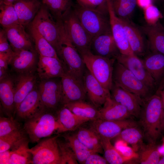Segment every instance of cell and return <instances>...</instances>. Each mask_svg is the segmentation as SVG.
I'll return each instance as SVG.
<instances>
[{
	"label": "cell",
	"mask_w": 164,
	"mask_h": 164,
	"mask_svg": "<svg viewBox=\"0 0 164 164\" xmlns=\"http://www.w3.org/2000/svg\"><path fill=\"white\" fill-rule=\"evenodd\" d=\"M163 110L160 97L157 94L144 100L139 118L144 138L148 143L155 144L162 132L161 121Z\"/></svg>",
	"instance_id": "cell-1"
},
{
	"label": "cell",
	"mask_w": 164,
	"mask_h": 164,
	"mask_svg": "<svg viewBox=\"0 0 164 164\" xmlns=\"http://www.w3.org/2000/svg\"><path fill=\"white\" fill-rule=\"evenodd\" d=\"M47 7L42 4L30 26L36 29L53 47L56 52L70 41L60 20H54Z\"/></svg>",
	"instance_id": "cell-2"
},
{
	"label": "cell",
	"mask_w": 164,
	"mask_h": 164,
	"mask_svg": "<svg viewBox=\"0 0 164 164\" xmlns=\"http://www.w3.org/2000/svg\"><path fill=\"white\" fill-rule=\"evenodd\" d=\"M60 20L67 38L80 54L90 51L92 38L82 26L73 9L70 8Z\"/></svg>",
	"instance_id": "cell-3"
},
{
	"label": "cell",
	"mask_w": 164,
	"mask_h": 164,
	"mask_svg": "<svg viewBox=\"0 0 164 164\" xmlns=\"http://www.w3.org/2000/svg\"><path fill=\"white\" fill-rule=\"evenodd\" d=\"M46 110L38 115L25 121L23 129L30 142H38L42 138L48 137L60 128L57 116Z\"/></svg>",
	"instance_id": "cell-4"
},
{
	"label": "cell",
	"mask_w": 164,
	"mask_h": 164,
	"mask_svg": "<svg viewBox=\"0 0 164 164\" xmlns=\"http://www.w3.org/2000/svg\"><path fill=\"white\" fill-rule=\"evenodd\" d=\"M82 26L92 37L111 32L108 14L79 5L73 9Z\"/></svg>",
	"instance_id": "cell-5"
},
{
	"label": "cell",
	"mask_w": 164,
	"mask_h": 164,
	"mask_svg": "<svg viewBox=\"0 0 164 164\" xmlns=\"http://www.w3.org/2000/svg\"><path fill=\"white\" fill-rule=\"evenodd\" d=\"M80 54L90 73L104 87L110 91L113 83L114 65L116 60L94 55L90 51Z\"/></svg>",
	"instance_id": "cell-6"
},
{
	"label": "cell",
	"mask_w": 164,
	"mask_h": 164,
	"mask_svg": "<svg viewBox=\"0 0 164 164\" xmlns=\"http://www.w3.org/2000/svg\"><path fill=\"white\" fill-rule=\"evenodd\" d=\"M113 82L143 100L152 94L153 91L137 78L129 70L116 60L114 65Z\"/></svg>",
	"instance_id": "cell-7"
},
{
	"label": "cell",
	"mask_w": 164,
	"mask_h": 164,
	"mask_svg": "<svg viewBox=\"0 0 164 164\" xmlns=\"http://www.w3.org/2000/svg\"><path fill=\"white\" fill-rule=\"evenodd\" d=\"M58 136L44 139L29 148V151L32 155L31 164H61Z\"/></svg>",
	"instance_id": "cell-8"
},
{
	"label": "cell",
	"mask_w": 164,
	"mask_h": 164,
	"mask_svg": "<svg viewBox=\"0 0 164 164\" xmlns=\"http://www.w3.org/2000/svg\"><path fill=\"white\" fill-rule=\"evenodd\" d=\"M57 53L65 70L83 80L86 67L81 56L71 43H64Z\"/></svg>",
	"instance_id": "cell-9"
},
{
	"label": "cell",
	"mask_w": 164,
	"mask_h": 164,
	"mask_svg": "<svg viewBox=\"0 0 164 164\" xmlns=\"http://www.w3.org/2000/svg\"><path fill=\"white\" fill-rule=\"evenodd\" d=\"M62 106L78 101L85 100L86 92L83 80H80L65 70L60 77Z\"/></svg>",
	"instance_id": "cell-10"
},
{
	"label": "cell",
	"mask_w": 164,
	"mask_h": 164,
	"mask_svg": "<svg viewBox=\"0 0 164 164\" xmlns=\"http://www.w3.org/2000/svg\"><path fill=\"white\" fill-rule=\"evenodd\" d=\"M38 89L42 103L46 109L55 110L61 105V79L53 78L41 80Z\"/></svg>",
	"instance_id": "cell-11"
},
{
	"label": "cell",
	"mask_w": 164,
	"mask_h": 164,
	"mask_svg": "<svg viewBox=\"0 0 164 164\" xmlns=\"http://www.w3.org/2000/svg\"><path fill=\"white\" fill-rule=\"evenodd\" d=\"M92 121L90 128L100 137L110 140L118 136L124 129L138 126L137 122L130 118L115 121L97 119Z\"/></svg>",
	"instance_id": "cell-12"
},
{
	"label": "cell",
	"mask_w": 164,
	"mask_h": 164,
	"mask_svg": "<svg viewBox=\"0 0 164 164\" xmlns=\"http://www.w3.org/2000/svg\"><path fill=\"white\" fill-rule=\"evenodd\" d=\"M116 60L131 71L139 80L153 91L156 85L155 80L145 68L142 60L134 54L125 55L120 53Z\"/></svg>",
	"instance_id": "cell-13"
},
{
	"label": "cell",
	"mask_w": 164,
	"mask_h": 164,
	"mask_svg": "<svg viewBox=\"0 0 164 164\" xmlns=\"http://www.w3.org/2000/svg\"><path fill=\"white\" fill-rule=\"evenodd\" d=\"M46 110L38 89L35 87L20 103L15 113L18 118L26 121L38 115Z\"/></svg>",
	"instance_id": "cell-14"
},
{
	"label": "cell",
	"mask_w": 164,
	"mask_h": 164,
	"mask_svg": "<svg viewBox=\"0 0 164 164\" xmlns=\"http://www.w3.org/2000/svg\"><path fill=\"white\" fill-rule=\"evenodd\" d=\"M83 80L87 96L92 104L97 109H100L107 98L111 97L110 91L104 87L87 68Z\"/></svg>",
	"instance_id": "cell-15"
},
{
	"label": "cell",
	"mask_w": 164,
	"mask_h": 164,
	"mask_svg": "<svg viewBox=\"0 0 164 164\" xmlns=\"http://www.w3.org/2000/svg\"><path fill=\"white\" fill-rule=\"evenodd\" d=\"M110 92L111 97L125 107L132 117L139 118L144 100L113 83Z\"/></svg>",
	"instance_id": "cell-16"
},
{
	"label": "cell",
	"mask_w": 164,
	"mask_h": 164,
	"mask_svg": "<svg viewBox=\"0 0 164 164\" xmlns=\"http://www.w3.org/2000/svg\"><path fill=\"white\" fill-rule=\"evenodd\" d=\"M108 16L111 33L121 54H134L128 41L125 32L120 19L112 7L110 0H107Z\"/></svg>",
	"instance_id": "cell-17"
},
{
	"label": "cell",
	"mask_w": 164,
	"mask_h": 164,
	"mask_svg": "<svg viewBox=\"0 0 164 164\" xmlns=\"http://www.w3.org/2000/svg\"><path fill=\"white\" fill-rule=\"evenodd\" d=\"M90 51L95 55L116 60L120 53L111 32L93 37L91 43Z\"/></svg>",
	"instance_id": "cell-18"
},
{
	"label": "cell",
	"mask_w": 164,
	"mask_h": 164,
	"mask_svg": "<svg viewBox=\"0 0 164 164\" xmlns=\"http://www.w3.org/2000/svg\"><path fill=\"white\" fill-rule=\"evenodd\" d=\"M119 18L134 53L138 56L144 55L148 49L147 41L140 28H138L129 19Z\"/></svg>",
	"instance_id": "cell-19"
},
{
	"label": "cell",
	"mask_w": 164,
	"mask_h": 164,
	"mask_svg": "<svg viewBox=\"0 0 164 164\" xmlns=\"http://www.w3.org/2000/svg\"><path fill=\"white\" fill-rule=\"evenodd\" d=\"M37 63L34 50H22L14 51L9 64L14 70L21 74L34 72Z\"/></svg>",
	"instance_id": "cell-20"
},
{
	"label": "cell",
	"mask_w": 164,
	"mask_h": 164,
	"mask_svg": "<svg viewBox=\"0 0 164 164\" xmlns=\"http://www.w3.org/2000/svg\"><path fill=\"white\" fill-rule=\"evenodd\" d=\"M140 29L147 38L148 49L151 52L164 54V28L159 20L142 26Z\"/></svg>",
	"instance_id": "cell-21"
},
{
	"label": "cell",
	"mask_w": 164,
	"mask_h": 164,
	"mask_svg": "<svg viewBox=\"0 0 164 164\" xmlns=\"http://www.w3.org/2000/svg\"><path fill=\"white\" fill-rule=\"evenodd\" d=\"M37 70L39 77L42 80L60 78L65 70L60 60L39 55Z\"/></svg>",
	"instance_id": "cell-22"
},
{
	"label": "cell",
	"mask_w": 164,
	"mask_h": 164,
	"mask_svg": "<svg viewBox=\"0 0 164 164\" xmlns=\"http://www.w3.org/2000/svg\"><path fill=\"white\" fill-rule=\"evenodd\" d=\"M3 29L14 51L22 50H33L31 38L22 25L20 24Z\"/></svg>",
	"instance_id": "cell-23"
},
{
	"label": "cell",
	"mask_w": 164,
	"mask_h": 164,
	"mask_svg": "<svg viewBox=\"0 0 164 164\" xmlns=\"http://www.w3.org/2000/svg\"><path fill=\"white\" fill-rule=\"evenodd\" d=\"M36 79L32 72L19 74L14 79L15 112L20 103L35 87Z\"/></svg>",
	"instance_id": "cell-24"
},
{
	"label": "cell",
	"mask_w": 164,
	"mask_h": 164,
	"mask_svg": "<svg viewBox=\"0 0 164 164\" xmlns=\"http://www.w3.org/2000/svg\"><path fill=\"white\" fill-rule=\"evenodd\" d=\"M132 116L126 108L112 99H107L102 107L98 109V119L115 121L129 119Z\"/></svg>",
	"instance_id": "cell-25"
},
{
	"label": "cell",
	"mask_w": 164,
	"mask_h": 164,
	"mask_svg": "<svg viewBox=\"0 0 164 164\" xmlns=\"http://www.w3.org/2000/svg\"><path fill=\"white\" fill-rule=\"evenodd\" d=\"M13 4L20 23L24 27L32 21L42 5L38 0H17Z\"/></svg>",
	"instance_id": "cell-26"
},
{
	"label": "cell",
	"mask_w": 164,
	"mask_h": 164,
	"mask_svg": "<svg viewBox=\"0 0 164 164\" xmlns=\"http://www.w3.org/2000/svg\"><path fill=\"white\" fill-rule=\"evenodd\" d=\"M14 80L8 76L0 80V99L3 111L9 117L15 113Z\"/></svg>",
	"instance_id": "cell-27"
},
{
	"label": "cell",
	"mask_w": 164,
	"mask_h": 164,
	"mask_svg": "<svg viewBox=\"0 0 164 164\" xmlns=\"http://www.w3.org/2000/svg\"><path fill=\"white\" fill-rule=\"evenodd\" d=\"M62 106L57 112V118L60 125L58 133L75 130L89 121L75 114L65 106Z\"/></svg>",
	"instance_id": "cell-28"
},
{
	"label": "cell",
	"mask_w": 164,
	"mask_h": 164,
	"mask_svg": "<svg viewBox=\"0 0 164 164\" xmlns=\"http://www.w3.org/2000/svg\"><path fill=\"white\" fill-rule=\"evenodd\" d=\"M142 61L145 68L157 84L164 77V54L151 52Z\"/></svg>",
	"instance_id": "cell-29"
},
{
	"label": "cell",
	"mask_w": 164,
	"mask_h": 164,
	"mask_svg": "<svg viewBox=\"0 0 164 164\" xmlns=\"http://www.w3.org/2000/svg\"><path fill=\"white\" fill-rule=\"evenodd\" d=\"M29 141L26 136L11 148L9 164H31L32 155L29 151Z\"/></svg>",
	"instance_id": "cell-30"
},
{
	"label": "cell",
	"mask_w": 164,
	"mask_h": 164,
	"mask_svg": "<svg viewBox=\"0 0 164 164\" xmlns=\"http://www.w3.org/2000/svg\"><path fill=\"white\" fill-rule=\"evenodd\" d=\"M75 114L90 121L98 119V109L84 100L69 103L64 105Z\"/></svg>",
	"instance_id": "cell-31"
},
{
	"label": "cell",
	"mask_w": 164,
	"mask_h": 164,
	"mask_svg": "<svg viewBox=\"0 0 164 164\" xmlns=\"http://www.w3.org/2000/svg\"><path fill=\"white\" fill-rule=\"evenodd\" d=\"M76 135L78 139L90 150L96 153L103 152L101 137L91 128H80Z\"/></svg>",
	"instance_id": "cell-32"
},
{
	"label": "cell",
	"mask_w": 164,
	"mask_h": 164,
	"mask_svg": "<svg viewBox=\"0 0 164 164\" xmlns=\"http://www.w3.org/2000/svg\"><path fill=\"white\" fill-rule=\"evenodd\" d=\"M29 29L36 50L39 56L60 60L55 48L45 38L34 28L30 26Z\"/></svg>",
	"instance_id": "cell-33"
},
{
	"label": "cell",
	"mask_w": 164,
	"mask_h": 164,
	"mask_svg": "<svg viewBox=\"0 0 164 164\" xmlns=\"http://www.w3.org/2000/svg\"><path fill=\"white\" fill-rule=\"evenodd\" d=\"M137 162L141 164H158L161 154L155 144L142 143L138 149Z\"/></svg>",
	"instance_id": "cell-34"
},
{
	"label": "cell",
	"mask_w": 164,
	"mask_h": 164,
	"mask_svg": "<svg viewBox=\"0 0 164 164\" xmlns=\"http://www.w3.org/2000/svg\"><path fill=\"white\" fill-rule=\"evenodd\" d=\"M101 141L104 154V158L108 163L122 164L130 160L125 156L111 143L110 140L101 137Z\"/></svg>",
	"instance_id": "cell-35"
},
{
	"label": "cell",
	"mask_w": 164,
	"mask_h": 164,
	"mask_svg": "<svg viewBox=\"0 0 164 164\" xmlns=\"http://www.w3.org/2000/svg\"><path fill=\"white\" fill-rule=\"evenodd\" d=\"M63 137L73 150L78 163L84 164L91 154L96 153L88 149L77 138L76 134H66Z\"/></svg>",
	"instance_id": "cell-36"
},
{
	"label": "cell",
	"mask_w": 164,
	"mask_h": 164,
	"mask_svg": "<svg viewBox=\"0 0 164 164\" xmlns=\"http://www.w3.org/2000/svg\"><path fill=\"white\" fill-rule=\"evenodd\" d=\"M113 10L120 18L129 19L136 7L137 0H110Z\"/></svg>",
	"instance_id": "cell-37"
},
{
	"label": "cell",
	"mask_w": 164,
	"mask_h": 164,
	"mask_svg": "<svg viewBox=\"0 0 164 164\" xmlns=\"http://www.w3.org/2000/svg\"><path fill=\"white\" fill-rule=\"evenodd\" d=\"M0 9V23L3 28L20 24L13 4H1Z\"/></svg>",
	"instance_id": "cell-38"
},
{
	"label": "cell",
	"mask_w": 164,
	"mask_h": 164,
	"mask_svg": "<svg viewBox=\"0 0 164 164\" xmlns=\"http://www.w3.org/2000/svg\"><path fill=\"white\" fill-rule=\"evenodd\" d=\"M138 126L132 127L123 130L117 137L119 139L134 146L140 145L142 142L144 135Z\"/></svg>",
	"instance_id": "cell-39"
},
{
	"label": "cell",
	"mask_w": 164,
	"mask_h": 164,
	"mask_svg": "<svg viewBox=\"0 0 164 164\" xmlns=\"http://www.w3.org/2000/svg\"><path fill=\"white\" fill-rule=\"evenodd\" d=\"M56 20H60L63 14L71 7V0H42Z\"/></svg>",
	"instance_id": "cell-40"
},
{
	"label": "cell",
	"mask_w": 164,
	"mask_h": 164,
	"mask_svg": "<svg viewBox=\"0 0 164 164\" xmlns=\"http://www.w3.org/2000/svg\"><path fill=\"white\" fill-rule=\"evenodd\" d=\"M58 142L61 157V164H77L75 155L67 142L58 138Z\"/></svg>",
	"instance_id": "cell-41"
},
{
	"label": "cell",
	"mask_w": 164,
	"mask_h": 164,
	"mask_svg": "<svg viewBox=\"0 0 164 164\" xmlns=\"http://www.w3.org/2000/svg\"><path fill=\"white\" fill-rule=\"evenodd\" d=\"M24 131L21 129L0 137V152L10 149L19 141L26 137Z\"/></svg>",
	"instance_id": "cell-42"
},
{
	"label": "cell",
	"mask_w": 164,
	"mask_h": 164,
	"mask_svg": "<svg viewBox=\"0 0 164 164\" xmlns=\"http://www.w3.org/2000/svg\"><path fill=\"white\" fill-rule=\"evenodd\" d=\"M22 129L20 124L13 117H0V137Z\"/></svg>",
	"instance_id": "cell-43"
},
{
	"label": "cell",
	"mask_w": 164,
	"mask_h": 164,
	"mask_svg": "<svg viewBox=\"0 0 164 164\" xmlns=\"http://www.w3.org/2000/svg\"><path fill=\"white\" fill-rule=\"evenodd\" d=\"M79 5L88 8L100 9L108 14L107 0H77Z\"/></svg>",
	"instance_id": "cell-44"
},
{
	"label": "cell",
	"mask_w": 164,
	"mask_h": 164,
	"mask_svg": "<svg viewBox=\"0 0 164 164\" xmlns=\"http://www.w3.org/2000/svg\"><path fill=\"white\" fill-rule=\"evenodd\" d=\"M145 15L148 23H152L158 20V10L154 6L150 4L145 8Z\"/></svg>",
	"instance_id": "cell-45"
},
{
	"label": "cell",
	"mask_w": 164,
	"mask_h": 164,
	"mask_svg": "<svg viewBox=\"0 0 164 164\" xmlns=\"http://www.w3.org/2000/svg\"><path fill=\"white\" fill-rule=\"evenodd\" d=\"M5 32L3 29H1L0 31V52L12 53V50L10 44Z\"/></svg>",
	"instance_id": "cell-46"
},
{
	"label": "cell",
	"mask_w": 164,
	"mask_h": 164,
	"mask_svg": "<svg viewBox=\"0 0 164 164\" xmlns=\"http://www.w3.org/2000/svg\"><path fill=\"white\" fill-rule=\"evenodd\" d=\"M94 153L91 154L87 158L84 164H106L108 163L105 158Z\"/></svg>",
	"instance_id": "cell-47"
},
{
	"label": "cell",
	"mask_w": 164,
	"mask_h": 164,
	"mask_svg": "<svg viewBox=\"0 0 164 164\" xmlns=\"http://www.w3.org/2000/svg\"><path fill=\"white\" fill-rule=\"evenodd\" d=\"M13 53L0 52V67L7 70Z\"/></svg>",
	"instance_id": "cell-48"
},
{
	"label": "cell",
	"mask_w": 164,
	"mask_h": 164,
	"mask_svg": "<svg viewBox=\"0 0 164 164\" xmlns=\"http://www.w3.org/2000/svg\"><path fill=\"white\" fill-rule=\"evenodd\" d=\"M11 153L10 149L0 152V164H9Z\"/></svg>",
	"instance_id": "cell-49"
},
{
	"label": "cell",
	"mask_w": 164,
	"mask_h": 164,
	"mask_svg": "<svg viewBox=\"0 0 164 164\" xmlns=\"http://www.w3.org/2000/svg\"><path fill=\"white\" fill-rule=\"evenodd\" d=\"M7 70L0 67V80L9 76L7 73Z\"/></svg>",
	"instance_id": "cell-50"
},
{
	"label": "cell",
	"mask_w": 164,
	"mask_h": 164,
	"mask_svg": "<svg viewBox=\"0 0 164 164\" xmlns=\"http://www.w3.org/2000/svg\"><path fill=\"white\" fill-rule=\"evenodd\" d=\"M157 94L160 96L162 102V107L164 109V89L157 91Z\"/></svg>",
	"instance_id": "cell-51"
},
{
	"label": "cell",
	"mask_w": 164,
	"mask_h": 164,
	"mask_svg": "<svg viewBox=\"0 0 164 164\" xmlns=\"http://www.w3.org/2000/svg\"><path fill=\"white\" fill-rule=\"evenodd\" d=\"M150 0H139L140 5L145 8L150 4Z\"/></svg>",
	"instance_id": "cell-52"
},
{
	"label": "cell",
	"mask_w": 164,
	"mask_h": 164,
	"mask_svg": "<svg viewBox=\"0 0 164 164\" xmlns=\"http://www.w3.org/2000/svg\"><path fill=\"white\" fill-rule=\"evenodd\" d=\"M161 128L162 132L164 131V109H163L161 117Z\"/></svg>",
	"instance_id": "cell-53"
},
{
	"label": "cell",
	"mask_w": 164,
	"mask_h": 164,
	"mask_svg": "<svg viewBox=\"0 0 164 164\" xmlns=\"http://www.w3.org/2000/svg\"><path fill=\"white\" fill-rule=\"evenodd\" d=\"M17 0H2L1 2H0V4L2 3L5 4H13Z\"/></svg>",
	"instance_id": "cell-54"
},
{
	"label": "cell",
	"mask_w": 164,
	"mask_h": 164,
	"mask_svg": "<svg viewBox=\"0 0 164 164\" xmlns=\"http://www.w3.org/2000/svg\"><path fill=\"white\" fill-rule=\"evenodd\" d=\"M158 164H164V156L160 159Z\"/></svg>",
	"instance_id": "cell-55"
},
{
	"label": "cell",
	"mask_w": 164,
	"mask_h": 164,
	"mask_svg": "<svg viewBox=\"0 0 164 164\" xmlns=\"http://www.w3.org/2000/svg\"><path fill=\"white\" fill-rule=\"evenodd\" d=\"M163 78L164 79L163 80H162V81H163V82L162 83L161 86L159 87V88L158 89V90H162L164 88V77Z\"/></svg>",
	"instance_id": "cell-56"
},
{
	"label": "cell",
	"mask_w": 164,
	"mask_h": 164,
	"mask_svg": "<svg viewBox=\"0 0 164 164\" xmlns=\"http://www.w3.org/2000/svg\"><path fill=\"white\" fill-rule=\"evenodd\" d=\"M151 0L154 1H163L164 0Z\"/></svg>",
	"instance_id": "cell-57"
},
{
	"label": "cell",
	"mask_w": 164,
	"mask_h": 164,
	"mask_svg": "<svg viewBox=\"0 0 164 164\" xmlns=\"http://www.w3.org/2000/svg\"><path fill=\"white\" fill-rule=\"evenodd\" d=\"M163 147L164 148V138L163 139Z\"/></svg>",
	"instance_id": "cell-58"
},
{
	"label": "cell",
	"mask_w": 164,
	"mask_h": 164,
	"mask_svg": "<svg viewBox=\"0 0 164 164\" xmlns=\"http://www.w3.org/2000/svg\"><path fill=\"white\" fill-rule=\"evenodd\" d=\"M2 0H0V2H1Z\"/></svg>",
	"instance_id": "cell-59"
}]
</instances>
